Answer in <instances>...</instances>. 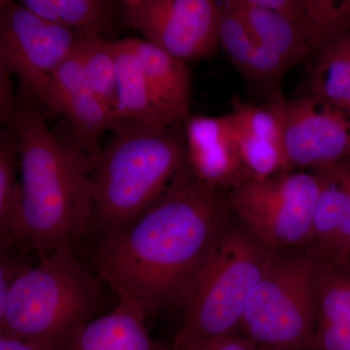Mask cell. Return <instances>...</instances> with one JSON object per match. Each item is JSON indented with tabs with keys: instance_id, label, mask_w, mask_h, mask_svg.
Masks as SVG:
<instances>
[{
	"instance_id": "6da1fadb",
	"label": "cell",
	"mask_w": 350,
	"mask_h": 350,
	"mask_svg": "<svg viewBox=\"0 0 350 350\" xmlns=\"http://www.w3.org/2000/svg\"><path fill=\"white\" fill-rule=\"evenodd\" d=\"M232 213L227 191L200 181L186 163L167 192L123 231L103 236L94 269L115 293L130 294L149 314L181 306L221 224Z\"/></svg>"
},
{
	"instance_id": "7a4b0ae2",
	"label": "cell",
	"mask_w": 350,
	"mask_h": 350,
	"mask_svg": "<svg viewBox=\"0 0 350 350\" xmlns=\"http://www.w3.org/2000/svg\"><path fill=\"white\" fill-rule=\"evenodd\" d=\"M7 126L15 131L20 147L24 202L18 248L43 255L76 251L92 227V174L98 157L69 131L66 137L51 131L38 107L22 98Z\"/></svg>"
},
{
	"instance_id": "3957f363",
	"label": "cell",
	"mask_w": 350,
	"mask_h": 350,
	"mask_svg": "<svg viewBox=\"0 0 350 350\" xmlns=\"http://www.w3.org/2000/svg\"><path fill=\"white\" fill-rule=\"evenodd\" d=\"M92 180V226L123 231L158 202L186 165L184 126L159 128L118 120Z\"/></svg>"
},
{
	"instance_id": "277c9868",
	"label": "cell",
	"mask_w": 350,
	"mask_h": 350,
	"mask_svg": "<svg viewBox=\"0 0 350 350\" xmlns=\"http://www.w3.org/2000/svg\"><path fill=\"white\" fill-rule=\"evenodd\" d=\"M107 283L72 250L44 254L14 282L0 334L43 350H62L107 304Z\"/></svg>"
},
{
	"instance_id": "5b68a950",
	"label": "cell",
	"mask_w": 350,
	"mask_h": 350,
	"mask_svg": "<svg viewBox=\"0 0 350 350\" xmlns=\"http://www.w3.org/2000/svg\"><path fill=\"white\" fill-rule=\"evenodd\" d=\"M271 255L232 211L186 291L181 304L185 317L172 349L239 333L248 297Z\"/></svg>"
},
{
	"instance_id": "8992f818",
	"label": "cell",
	"mask_w": 350,
	"mask_h": 350,
	"mask_svg": "<svg viewBox=\"0 0 350 350\" xmlns=\"http://www.w3.org/2000/svg\"><path fill=\"white\" fill-rule=\"evenodd\" d=\"M319 267L306 251L273 253L248 297L239 333L264 350H313Z\"/></svg>"
},
{
	"instance_id": "52a82bcc",
	"label": "cell",
	"mask_w": 350,
	"mask_h": 350,
	"mask_svg": "<svg viewBox=\"0 0 350 350\" xmlns=\"http://www.w3.org/2000/svg\"><path fill=\"white\" fill-rule=\"evenodd\" d=\"M320 191L317 172H282L228 191L232 213L271 253L306 251Z\"/></svg>"
},
{
	"instance_id": "ba28073f",
	"label": "cell",
	"mask_w": 350,
	"mask_h": 350,
	"mask_svg": "<svg viewBox=\"0 0 350 350\" xmlns=\"http://www.w3.org/2000/svg\"><path fill=\"white\" fill-rule=\"evenodd\" d=\"M79 40L77 32L48 22L22 3L0 1V66L17 76L22 100L36 105Z\"/></svg>"
},
{
	"instance_id": "9c48e42d",
	"label": "cell",
	"mask_w": 350,
	"mask_h": 350,
	"mask_svg": "<svg viewBox=\"0 0 350 350\" xmlns=\"http://www.w3.org/2000/svg\"><path fill=\"white\" fill-rule=\"evenodd\" d=\"M126 27L184 63L217 52L220 6L213 0H125L120 2Z\"/></svg>"
},
{
	"instance_id": "30bf717a",
	"label": "cell",
	"mask_w": 350,
	"mask_h": 350,
	"mask_svg": "<svg viewBox=\"0 0 350 350\" xmlns=\"http://www.w3.org/2000/svg\"><path fill=\"white\" fill-rule=\"evenodd\" d=\"M269 105L282 122L292 170L333 169L350 157V110L304 94L287 100L275 93Z\"/></svg>"
},
{
	"instance_id": "8fae6325",
	"label": "cell",
	"mask_w": 350,
	"mask_h": 350,
	"mask_svg": "<svg viewBox=\"0 0 350 350\" xmlns=\"http://www.w3.org/2000/svg\"><path fill=\"white\" fill-rule=\"evenodd\" d=\"M36 105L63 115L72 137L94 157L100 156V138L118 121L94 93L75 51L55 71Z\"/></svg>"
},
{
	"instance_id": "7c38bea8",
	"label": "cell",
	"mask_w": 350,
	"mask_h": 350,
	"mask_svg": "<svg viewBox=\"0 0 350 350\" xmlns=\"http://www.w3.org/2000/svg\"><path fill=\"white\" fill-rule=\"evenodd\" d=\"M186 163L202 183L230 191L250 180L241 163L231 115L190 116L184 124Z\"/></svg>"
},
{
	"instance_id": "4fadbf2b",
	"label": "cell",
	"mask_w": 350,
	"mask_h": 350,
	"mask_svg": "<svg viewBox=\"0 0 350 350\" xmlns=\"http://www.w3.org/2000/svg\"><path fill=\"white\" fill-rule=\"evenodd\" d=\"M231 115L239 157L248 179L295 172L285 152L282 122L269 103L253 105L234 98Z\"/></svg>"
},
{
	"instance_id": "5bb4252c",
	"label": "cell",
	"mask_w": 350,
	"mask_h": 350,
	"mask_svg": "<svg viewBox=\"0 0 350 350\" xmlns=\"http://www.w3.org/2000/svg\"><path fill=\"white\" fill-rule=\"evenodd\" d=\"M114 310L80 326L62 350H172L151 337L144 304L130 294L119 293Z\"/></svg>"
},
{
	"instance_id": "9a60e30c",
	"label": "cell",
	"mask_w": 350,
	"mask_h": 350,
	"mask_svg": "<svg viewBox=\"0 0 350 350\" xmlns=\"http://www.w3.org/2000/svg\"><path fill=\"white\" fill-rule=\"evenodd\" d=\"M313 350H350V262H319L314 283Z\"/></svg>"
},
{
	"instance_id": "2e32d148",
	"label": "cell",
	"mask_w": 350,
	"mask_h": 350,
	"mask_svg": "<svg viewBox=\"0 0 350 350\" xmlns=\"http://www.w3.org/2000/svg\"><path fill=\"white\" fill-rule=\"evenodd\" d=\"M220 6L219 43L232 64L248 81L258 84H275L288 68L247 23L231 5L229 0L218 1Z\"/></svg>"
},
{
	"instance_id": "e0dca14e",
	"label": "cell",
	"mask_w": 350,
	"mask_h": 350,
	"mask_svg": "<svg viewBox=\"0 0 350 350\" xmlns=\"http://www.w3.org/2000/svg\"><path fill=\"white\" fill-rule=\"evenodd\" d=\"M115 54L118 72V103L115 120L159 128L184 126L176 121L154 91L126 39L115 41Z\"/></svg>"
},
{
	"instance_id": "ac0fdd59",
	"label": "cell",
	"mask_w": 350,
	"mask_h": 350,
	"mask_svg": "<svg viewBox=\"0 0 350 350\" xmlns=\"http://www.w3.org/2000/svg\"><path fill=\"white\" fill-rule=\"evenodd\" d=\"M293 24L312 52L319 56L350 31V0H255Z\"/></svg>"
},
{
	"instance_id": "d6986e66",
	"label": "cell",
	"mask_w": 350,
	"mask_h": 350,
	"mask_svg": "<svg viewBox=\"0 0 350 350\" xmlns=\"http://www.w3.org/2000/svg\"><path fill=\"white\" fill-rule=\"evenodd\" d=\"M147 80L176 121L184 125L190 115L192 77L187 64L139 38H126Z\"/></svg>"
},
{
	"instance_id": "ffe728a7",
	"label": "cell",
	"mask_w": 350,
	"mask_h": 350,
	"mask_svg": "<svg viewBox=\"0 0 350 350\" xmlns=\"http://www.w3.org/2000/svg\"><path fill=\"white\" fill-rule=\"evenodd\" d=\"M229 3L288 68L312 57L293 24L282 14L259 5L255 0H229Z\"/></svg>"
},
{
	"instance_id": "44dd1931",
	"label": "cell",
	"mask_w": 350,
	"mask_h": 350,
	"mask_svg": "<svg viewBox=\"0 0 350 350\" xmlns=\"http://www.w3.org/2000/svg\"><path fill=\"white\" fill-rule=\"evenodd\" d=\"M31 12L83 36H100L111 29L117 2L107 0H23Z\"/></svg>"
},
{
	"instance_id": "7402d4cb",
	"label": "cell",
	"mask_w": 350,
	"mask_h": 350,
	"mask_svg": "<svg viewBox=\"0 0 350 350\" xmlns=\"http://www.w3.org/2000/svg\"><path fill=\"white\" fill-rule=\"evenodd\" d=\"M18 137L13 129L0 131V241L1 248L18 247L23 221L22 183L17 180L21 165Z\"/></svg>"
},
{
	"instance_id": "603a6c76",
	"label": "cell",
	"mask_w": 350,
	"mask_h": 350,
	"mask_svg": "<svg viewBox=\"0 0 350 350\" xmlns=\"http://www.w3.org/2000/svg\"><path fill=\"white\" fill-rule=\"evenodd\" d=\"M306 94L350 110V31L314 57Z\"/></svg>"
},
{
	"instance_id": "cb8c5ba5",
	"label": "cell",
	"mask_w": 350,
	"mask_h": 350,
	"mask_svg": "<svg viewBox=\"0 0 350 350\" xmlns=\"http://www.w3.org/2000/svg\"><path fill=\"white\" fill-rule=\"evenodd\" d=\"M75 53L94 93L114 116L118 103L115 41L105 40L100 36H83Z\"/></svg>"
},
{
	"instance_id": "d4e9b609",
	"label": "cell",
	"mask_w": 350,
	"mask_h": 350,
	"mask_svg": "<svg viewBox=\"0 0 350 350\" xmlns=\"http://www.w3.org/2000/svg\"><path fill=\"white\" fill-rule=\"evenodd\" d=\"M7 248H1L0 259V313L5 310L11 287L16 280L29 268L27 262L8 253Z\"/></svg>"
},
{
	"instance_id": "484cf974",
	"label": "cell",
	"mask_w": 350,
	"mask_h": 350,
	"mask_svg": "<svg viewBox=\"0 0 350 350\" xmlns=\"http://www.w3.org/2000/svg\"><path fill=\"white\" fill-rule=\"evenodd\" d=\"M174 350V349H172ZM183 350H264L239 333L224 336Z\"/></svg>"
},
{
	"instance_id": "4316f807",
	"label": "cell",
	"mask_w": 350,
	"mask_h": 350,
	"mask_svg": "<svg viewBox=\"0 0 350 350\" xmlns=\"http://www.w3.org/2000/svg\"><path fill=\"white\" fill-rule=\"evenodd\" d=\"M11 75L3 66H0V117L5 126L12 121L17 101L14 100Z\"/></svg>"
},
{
	"instance_id": "83f0119b",
	"label": "cell",
	"mask_w": 350,
	"mask_h": 350,
	"mask_svg": "<svg viewBox=\"0 0 350 350\" xmlns=\"http://www.w3.org/2000/svg\"><path fill=\"white\" fill-rule=\"evenodd\" d=\"M0 350H43L36 345L29 344L9 336L0 334Z\"/></svg>"
},
{
	"instance_id": "f1b7e54d",
	"label": "cell",
	"mask_w": 350,
	"mask_h": 350,
	"mask_svg": "<svg viewBox=\"0 0 350 350\" xmlns=\"http://www.w3.org/2000/svg\"><path fill=\"white\" fill-rule=\"evenodd\" d=\"M347 260H349V262H350V254H349V259H347Z\"/></svg>"
}]
</instances>
